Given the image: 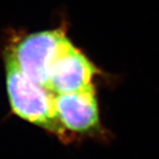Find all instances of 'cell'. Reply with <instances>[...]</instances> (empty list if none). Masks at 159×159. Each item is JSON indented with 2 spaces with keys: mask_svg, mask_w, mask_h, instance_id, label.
Here are the masks:
<instances>
[{
  "mask_svg": "<svg viewBox=\"0 0 159 159\" xmlns=\"http://www.w3.org/2000/svg\"><path fill=\"white\" fill-rule=\"evenodd\" d=\"M98 69L73 43L54 62L46 87L55 94L79 91L91 84Z\"/></svg>",
  "mask_w": 159,
  "mask_h": 159,
  "instance_id": "3957f363",
  "label": "cell"
},
{
  "mask_svg": "<svg viewBox=\"0 0 159 159\" xmlns=\"http://www.w3.org/2000/svg\"><path fill=\"white\" fill-rule=\"evenodd\" d=\"M71 44L62 29L45 30L26 36L9 51L22 73L46 87L54 62Z\"/></svg>",
  "mask_w": 159,
  "mask_h": 159,
  "instance_id": "7a4b0ae2",
  "label": "cell"
},
{
  "mask_svg": "<svg viewBox=\"0 0 159 159\" xmlns=\"http://www.w3.org/2000/svg\"><path fill=\"white\" fill-rule=\"evenodd\" d=\"M5 73L8 98L15 114L66 138L67 131L56 112L55 93L22 73L9 50L5 54Z\"/></svg>",
  "mask_w": 159,
  "mask_h": 159,
  "instance_id": "6da1fadb",
  "label": "cell"
},
{
  "mask_svg": "<svg viewBox=\"0 0 159 159\" xmlns=\"http://www.w3.org/2000/svg\"><path fill=\"white\" fill-rule=\"evenodd\" d=\"M55 108L66 131L85 133L99 126V107L92 84L79 91L55 94Z\"/></svg>",
  "mask_w": 159,
  "mask_h": 159,
  "instance_id": "277c9868",
  "label": "cell"
}]
</instances>
